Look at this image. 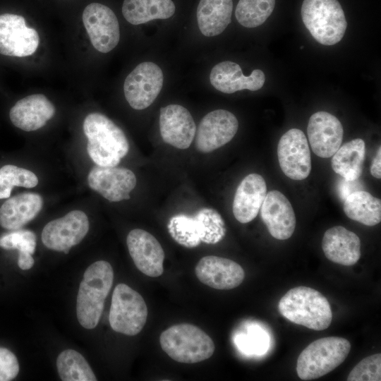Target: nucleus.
Wrapping results in <instances>:
<instances>
[{
    "label": "nucleus",
    "instance_id": "nucleus-1",
    "mask_svg": "<svg viewBox=\"0 0 381 381\" xmlns=\"http://www.w3.org/2000/svg\"><path fill=\"white\" fill-rule=\"evenodd\" d=\"M83 131L87 138V153L98 166L116 167L129 150L123 131L102 114H88L83 122Z\"/></svg>",
    "mask_w": 381,
    "mask_h": 381
},
{
    "label": "nucleus",
    "instance_id": "nucleus-2",
    "mask_svg": "<svg viewBox=\"0 0 381 381\" xmlns=\"http://www.w3.org/2000/svg\"><path fill=\"white\" fill-rule=\"evenodd\" d=\"M113 279L112 267L107 261H97L85 270L76 299L77 318L84 328L90 329L97 325Z\"/></svg>",
    "mask_w": 381,
    "mask_h": 381
},
{
    "label": "nucleus",
    "instance_id": "nucleus-3",
    "mask_svg": "<svg viewBox=\"0 0 381 381\" xmlns=\"http://www.w3.org/2000/svg\"><path fill=\"white\" fill-rule=\"evenodd\" d=\"M278 309L291 322L316 331L327 329L332 320L327 299L320 292L307 286L288 291L280 299Z\"/></svg>",
    "mask_w": 381,
    "mask_h": 381
},
{
    "label": "nucleus",
    "instance_id": "nucleus-4",
    "mask_svg": "<svg viewBox=\"0 0 381 381\" xmlns=\"http://www.w3.org/2000/svg\"><path fill=\"white\" fill-rule=\"evenodd\" d=\"M162 350L173 360L195 363L210 358L214 351L211 337L198 327L188 323L173 325L160 335Z\"/></svg>",
    "mask_w": 381,
    "mask_h": 381
},
{
    "label": "nucleus",
    "instance_id": "nucleus-5",
    "mask_svg": "<svg viewBox=\"0 0 381 381\" xmlns=\"http://www.w3.org/2000/svg\"><path fill=\"white\" fill-rule=\"evenodd\" d=\"M351 350L350 342L342 337H328L310 343L299 354L296 372L300 379L319 378L341 364Z\"/></svg>",
    "mask_w": 381,
    "mask_h": 381
},
{
    "label": "nucleus",
    "instance_id": "nucleus-6",
    "mask_svg": "<svg viewBox=\"0 0 381 381\" xmlns=\"http://www.w3.org/2000/svg\"><path fill=\"white\" fill-rule=\"evenodd\" d=\"M301 13L306 28L319 43L334 45L344 37L347 22L337 0H303Z\"/></svg>",
    "mask_w": 381,
    "mask_h": 381
},
{
    "label": "nucleus",
    "instance_id": "nucleus-7",
    "mask_svg": "<svg viewBox=\"0 0 381 381\" xmlns=\"http://www.w3.org/2000/svg\"><path fill=\"white\" fill-rule=\"evenodd\" d=\"M147 308L142 296L125 284H119L111 298L109 321L112 329L128 336L140 332L147 318Z\"/></svg>",
    "mask_w": 381,
    "mask_h": 381
},
{
    "label": "nucleus",
    "instance_id": "nucleus-8",
    "mask_svg": "<svg viewBox=\"0 0 381 381\" xmlns=\"http://www.w3.org/2000/svg\"><path fill=\"white\" fill-rule=\"evenodd\" d=\"M163 73L158 65L147 61L138 64L126 77L125 97L130 106L143 110L150 106L163 85Z\"/></svg>",
    "mask_w": 381,
    "mask_h": 381
},
{
    "label": "nucleus",
    "instance_id": "nucleus-9",
    "mask_svg": "<svg viewBox=\"0 0 381 381\" xmlns=\"http://www.w3.org/2000/svg\"><path fill=\"white\" fill-rule=\"evenodd\" d=\"M82 20L91 44L102 53H108L120 40V28L114 11L99 3H91L83 11Z\"/></svg>",
    "mask_w": 381,
    "mask_h": 381
},
{
    "label": "nucleus",
    "instance_id": "nucleus-10",
    "mask_svg": "<svg viewBox=\"0 0 381 381\" xmlns=\"http://www.w3.org/2000/svg\"><path fill=\"white\" fill-rule=\"evenodd\" d=\"M277 157L282 171L289 179L300 181L309 176L310 151L301 130L291 128L281 137L277 145Z\"/></svg>",
    "mask_w": 381,
    "mask_h": 381
},
{
    "label": "nucleus",
    "instance_id": "nucleus-11",
    "mask_svg": "<svg viewBox=\"0 0 381 381\" xmlns=\"http://www.w3.org/2000/svg\"><path fill=\"white\" fill-rule=\"evenodd\" d=\"M88 230L89 221L85 213L73 210L47 223L42 232V241L49 249L67 254L71 247L84 238Z\"/></svg>",
    "mask_w": 381,
    "mask_h": 381
},
{
    "label": "nucleus",
    "instance_id": "nucleus-12",
    "mask_svg": "<svg viewBox=\"0 0 381 381\" xmlns=\"http://www.w3.org/2000/svg\"><path fill=\"white\" fill-rule=\"evenodd\" d=\"M40 42L36 30L27 27L20 15H0V54L24 57L33 54Z\"/></svg>",
    "mask_w": 381,
    "mask_h": 381
},
{
    "label": "nucleus",
    "instance_id": "nucleus-13",
    "mask_svg": "<svg viewBox=\"0 0 381 381\" xmlns=\"http://www.w3.org/2000/svg\"><path fill=\"white\" fill-rule=\"evenodd\" d=\"M238 128L236 116L224 109L206 114L195 132V147L202 153L211 152L232 140Z\"/></svg>",
    "mask_w": 381,
    "mask_h": 381
},
{
    "label": "nucleus",
    "instance_id": "nucleus-14",
    "mask_svg": "<svg viewBox=\"0 0 381 381\" xmlns=\"http://www.w3.org/2000/svg\"><path fill=\"white\" fill-rule=\"evenodd\" d=\"M90 188L111 202L130 199L129 193L136 186L134 173L126 168L96 165L87 176Z\"/></svg>",
    "mask_w": 381,
    "mask_h": 381
},
{
    "label": "nucleus",
    "instance_id": "nucleus-15",
    "mask_svg": "<svg viewBox=\"0 0 381 381\" xmlns=\"http://www.w3.org/2000/svg\"><path fill=\"white\" fill-rule=\"evenodd\" d=\"M307 133L313 152L320 157L328 158L341 146L344 128L335 116L320 111L310 117Z\"/></svg>",
    "mask_w": 381,
    "mask_h": 381
},
{
    "label": "nucleus",
    "instance_id": "nucleus-16",
    "mask_svg": "<svg viewBox=\"0 0 381 381\" xmlns=\"http://www.w3.org/2000/svg\"><path fill=\"white\" fill-rule=\"evenodd\" d=\"M126 243L134 264L141 272L152 277L162 274L164 252L154 236L135 229L128 233Z\"/></svg>",
    "mask_w": 381,
    "mask_h": 381
},
{
    "label": "nucleus",
    "instance_id": "nucleus-17",
    "mask_svg": "<svg viewBox=\"0 0 381 381\" xmlns=\"http://www.w3.org/2000/svg\"><path fill=\"white\" fill-rule=\"evenodd\" d=\"M159 131L164 143L185 150L195 138L196 126L187 109L179 104H169L160 109Z\"/></svg>",
    "mask_w": 381,
    "mask_h": 381
},
{
    "label": "nucleus",
    "instance_id": "nucleus-18",
    "mask_svg": "<svg viewBox=\"0 0 381 381\" xmlns=\"http://www.w3.org/2000/svg\"><path fill=\"white\" fill-rule=\"evenodd\" d=\"M195 274L202 284L219 290L234 289L245 277L244 270L239 264L214 255L202 258L195 266Z\"/></svg>",
    "mask_w": 381,
    "mask_h": 381
},
{
    "label": "nucleus",
    "instance_id": "nucleus-19",
    "mask_svg": "<svg viewBox=\"0 0 381 381\" xmlns=\"http://www.w3.org/2000/svg\"><path fill=\"white\" fill-rule=\"evenodd\" d=\"M262 219L270 235L278 240L289 238L296 227V216L286 197L277 190L266 194L260 208Z\"/></svg>",
    "mask_w": 381,
    "mask_h": 381
},
{
    "label": "nucleus",
    "instance_id": "nucleus-20",
    "mask_svg": "<svg viewBox=\"0 0 381 381\" xmlns=\"http://www.w3.org/2000/svg\"><path fill=\"white\" fill-rule=\"evenodd\" d=\"M210 80L216 90L231 94L246 89L260 90L265 82V75L260 69L253 70L249 75H244L238 64L225 61L212 68Z\"/></svg>",
    "mask_w": 381,
    "mask_h": 381
},
{
    "label": "nucleus",
    "instance_id": "nucleus-21",
    "mask_svg": "<svg viewBox=\"0 0 381 381\" xmlns=\"http://www.w3.org/2000/svg\"><path fill=\"white\" fill-rule=\"evenodd\" d=\"M267 194L264 178L258 174L247 175L239 183L233 201L234 217L242 224L253 220L258 215Z\"/></svg>",
    "mask_w": 381,
    "mask_h": 381
},
{
    "label": "nucleus",
    "instance_id": "nucleus-22",
    "mask_svg": "<svg viewBox=\"0 0 381 381\" xmlns=\"http://www.w3.org/2000/svg\"><path fill=\"white\" fill-rule=\"evenodd\" d=\"M54 114V106L44 95L34 94L18 100L9 117L15 126L28 132L43 127Z\"/></svg>",
    "mask_w": 381,
    "mask_h": 381
},
{
    "label": "nucleus",
    "instance_id": "nucleus-23",
    "mask_svg": "<svg viewBox=\"0 0 381 381\" xmlns=\"http://www.w3.org/2000/svg\"><path fill=\"white\" fill-rule=\"evenodd\" d=\"M322 248L330 261L345 266L355 265L361 258V240L353 231L335 226L323 236Z\"/></svg>",
    "mask_w": 381,
    "mask_h": 381
},
{
    "label": "nucleus",
    "instance_id": "nucleus-24",
    "mask_svg": "<svg viewBox=\"0 0 381 381\" xmlns=\"http://www.w3.org/2000/svg\"><path fill=\"white\" fill-rule=\"evenodd\" d=\"M43 205L42 197L35 193H23L6 200L0 207V225L17 230L32 220Z\"/></svg>",
    "mask_w": 381,
    "mask_h": 381
},
{
    "label": "nucleus",
    "instance_id": "nucleus-25",
    "mask_svg": "<svg viewBox=\"0 0 381 381\" xmlns=\"http://www.w3.org/2000/svg\"><path fill=\"white\" fill-rule=\"evenodd\" d=\"M232 0H200L196 12L199 29L206 37L221 34L231 23Z\"/></svg>",
    "mask_w": 381,
    "mask_h": 381
},
{
    "label": "nucleus",
    "instance_id": "nucleus-26",
    "mask_svg": "<svg viewBox=\"0 0 381 381\" xmlns=\"http://www.w3.org/2000/svg\"><path fill=\"white\" fill-rule=\"evenodd\" d=\"M332 168L347 181L358 179L363 171L365 144L361 138L346 143L332 156Z\"/></svg>",
    "mask_w": 381,
    "mask_h": 381
},
{
    "label": "nucleus",
    "instance_id": "nucleus-27",
    "mask_svg": "<svg viewBox=\"0 0 381 381\" xmlns=\"http://www.w3.org/2000/svg\"><path fill=\"white\" fill-rule=\"evenodd\" d=\"M172 0H124L122 13L132 25H140L155 19H167L175 13Z\"/></svg>",
    "mask_w": 381,
    "mask_h": 381
},
{
    "label": "nucleus",
    "instance_id": "nucleus-28",
    "mask_svg": "<svg viewBox=\"0 0 381 381\" xmlns=\"http://www.w3.org/2000/svg\"><path fill=\"white\" fill-rule=\"evenodd\" d=\"M167 228L172 238L179 244L189 248L199 246L205 236L202 209L194 216L180 214L172 217Z\"/></svg>",
    "mask_w": 381,
    "mask_h": 381
},
{
    "label": "nucleus",
    "instance_id": "nucleus-29",
    "mask_svg": "<svg viewBox=\"0 0 381 381\" xmlns=\"http://www.w3.org/2000/svg\"><path fill=\"white\" fill-rule=\"evenodd\" d=\"M343 210L349 219L366 226L381 222V200L366 191H356L347 196Z\"/></svg>",
    "mask_w": 381,
    "mask_h": 381
},
{
    "label": "nucleus",
    "instance_id": "nucleus-30",
    "mask_svg": "<svg viewBox=\"0 0 381 381\" xmlns=\"http://www.w3.org/2000/svg\"><path fill=\"white\" fill-rule=\"evenodd\" d=\"M0 247L6 249H17L19 251L18 265L23 270L32 267L34 259L32 255L36 247V236L30 230H13L0 236Z\"/></svg>",
    "mask_w": 381,
    "mask_h": 381
},
{
    "label": "nucleus",
    "instance_id": "nucleus-31",
    "mask_svg": "<svg viewBox=\"0 0 381 381\" xmlns=\"http://www.w3.org/2000/svg\"><path fill=\"white\" fill-rule=\"evenodd\" d=\"M56 367L64 381H96L97 378L85 358L73 349L63 351L56 360Z\"/></svg>",
    "mask_w": 381,
    "mask_h": 381
},
{
    "label": "nucleus",
    "instance_id": "nucleus-32",
    "mask_svg": "<svg viewBox=\"0 0 381 381\" xmlns=\"http://www.w3.org/2000/svg\"><path fill=\"white\" fill-rule=\"evenodd\" d=\"M274 6L275 0H239L235 16L243 27L255 28L269 18Z\"/></svg>",
    "mask_w": 381,
    "mask_h": 381
},
{
    "label": "nucleus",
    "instance_id": "nucleus-33",
    "mask_svg": "<svg viewBox=\"0 0 381 381\" xmlns=\"http://www.w3.org/2000/svg\"><path fill=\"white\" fill-rule=\"evenodd\" d=\"M348 381L381 380V354L376 353L365 357L350 372Z\"/></svg>",
    "mask_w": 381,
    "mask_h": 381
},
{
    "label": "nucleus",
    "instance_id": "nucleus-34",
    "mask_svg": "<svg viewBox=\"0 0 381 381\" xmlns=\"http://www.w3.org/2000/svg\"><path fill=\"white\" fill-rule=\"evenodd\" d=\"M3 178L13 187L21 186L31 188L38 183L37 176L30 170L7 164L0 169Z\"/></svg>",
    "mask_w": 381,
    "mask_h": 381
},
{
    "label": "nucleus",
    "instance_id": "nucleus-35",
    "mask_svg": "<svg viewBox=\"0 0 381 381\" xmlns=\"http://www.w3.org/2000/svg\"><path fill=\"white\" fill-rule=\"evenodd\" d=\"M19 373L16 356L8 349L0 347V381H10Z\"/></svg>",
    "mask_w": 381,
    "mask_h": 381
},
{
    "label": "nucleus",
    "instance_id": "nucleus-36",
    "mask_svg": "<svg viewBox=\"0 0 381 381\" xmlns=\"http://www.w3.org/2000/svg\"><path fill=\"white\" fill-rule=\"evenodd\" d=\"M370 174L376 179H381V147H379L376 155L372 162Z\"/></svg>",
    "mask_w": 381,
    "mask_h": 381
},
{
    "label": "nucleus",
    "instance_id": "nucleus-37",
    "mask_svg": "<svg viewBox=\"0 0 381 381\" xmlns=\"http://www.w3.org/2000/svg\"><path fill=\"white\" fill-rule=\"evenodd\" d=\"M13 188L0 174V199L9 198Z\"/></svg>",
    "mask_w": 381,
    "mask_h": 381
}]
</instances>
